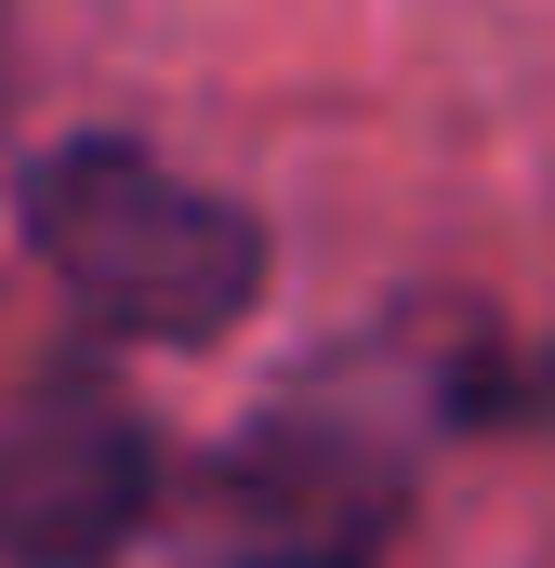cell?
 Masks as SVG:
<instances>
[{"mask_svg": "<svg viewBox=\"0 0 555 568\" xmlns=\"http://www.w3.org/2000/svg\"><path fill=\"white\" fill-rule=\"evenodd\" d=\"M27 252L53 265V291L107 331L145 344H212L252 317L265 291V225L239 199H212L199 172L145 159L133 133H67L27 159V199H13Z\"/></svg>", "mask_w": 555, "mask_h": 568, "instance_id": "obj_1", "label": "cell"}, {"mask_svg": "<svg viewBox=\"0 0 555 568\" xmlns=\"http://www.w3.org/2000/svg\"><path fill=\"white\" fill-rule=\"evenodd\" d=\"M145 424L107 384H40L0 424V556L13 568H107L145 529Z\"/></svg>", "mask_w": 555, "mask_h": 568, "instance_id": "obj_2", "label": "cell"}, {"mask_svg": "<svg viewBox=\"0 0 555 568\" xmlns=\"http://www.w3.org/2000/svg\"><path fill=\"white\" fill-rule=\"evenodd\" d=\"M252 568H357V556H252Z\"/></svg>", "mask_w": 555, "mask_h": 568, "instance_id": "obj_3", "label": "cell"}]
</instances>
